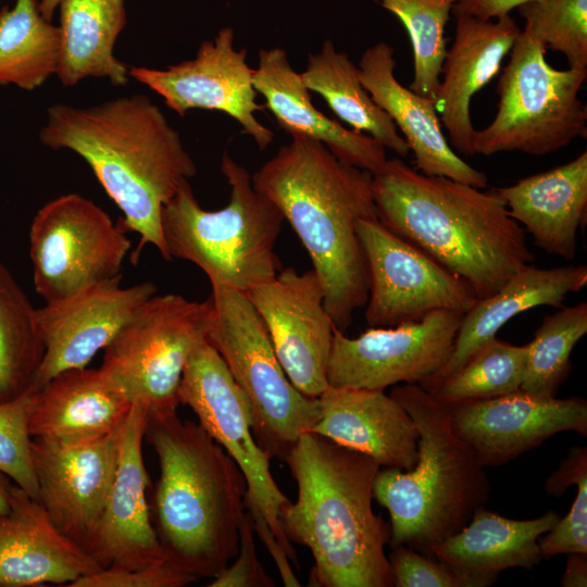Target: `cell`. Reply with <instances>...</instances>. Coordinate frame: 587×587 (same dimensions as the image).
<instances>
[{
    "mask_svg": "<svg viewBox=\"0 0 587 587\" xmlns=\"http://www.w3.org/2000/svg\"><path fill=\"white\" fill-rule=\"evenodd\" d=\"M39 139L87 162L122 211L124 227L139 235L133 263L146 245L171 261L162 209L197 174V167L180 135L149 97L124 96L86 108L55 103L47 109Z\"/></svg>",
    "mask_w": 587,
    "mask_h": 587,
    "instance_id": "6da1fadb",
    "label": "cell"
},
{
    "mask_svg": "<svg viewBox=\"0 0 587 587\" xmlns=\"http://www.w3.org/2000/svg\"><path fill=\"white\" fill-rule=\"evenodd\" d=\"M285 460L298 498L282 507L279 522L288 541L312 552L310 585L394 586L385 553L390 524L372 507L378 462L312 432L298 438Z\"/></svg>",
    "mask_w": 587,
    "mask_h": 587,
    "instance_id": "7a4b0ae2",
    "label": "cell"
},
{
    "mask_svg": "<svg viewBox=\"0 0 587 587\" xmlns=\"http://www.w3.org/2000/svg\"><path fill=\"white\" fill-rule=\"evenodd\" d=\"M378 221L451 273L478 299L533 263L522 226L491 190L425 175L394 158L373 174Z\"/></svg>",
    "mask_w": 587,
    "mask_h": 587,
    "instance_id": "3957f363",
    "label": "cell"
},
{
    "mask_svg": "<svg viewBox=\"0 0 587 587\" xmlns=\"http://www.w3.org/2000/svg\"><path fill=\"white\" fill-rule=\"evenodd\" d=\"M305 248L324 289V304L345 333L369 297L357 223L377 218L373 174L337 159L322 142L291 137L251 176Z\"/></svg>",
    "mask_w": 587,
    "mask_h": 587,
    "instance_id": "277c9868",
    "label": "cell"
},
{
    "mask_svg": "<svg viewBox=\"0 0 587 587\" xmlns=\"http://www.w3.org/2000/svg\"><path fill=\"white\" fill-rule=\"evenodd\" d=\"M145 437L160 466L155 532L166 561L200 577H216L239 550L246 479L229 454L176 410L150 411Z\"/></svg>",
    "mask_w": 587,
    "mask_h": 587,
    "instance_id": "5b68a950",
    "label": "cell"
},
{
    "mask_svg": "<svg viewBox=\"0 0 587 587\" xmlns=\"http://www.w3.org/2000/svg\"><path fill=\"white\" fill-rule=\"evenodd\" d=\"M390 396L417 427V460L409 471L379 469L373 495L389 512L388 545L429 555L485 503L489 482L485 466L453 429L448 404L419 384L395 387Z\"/></svg>",
    "mask_w": 587,
    "mask_h": 587,
    "instance_id": "8992f818",
    "label": "cell"
},
{
    "mask_svg": "<svg viewBox=\"0 0 587 587\" xmlns=\"http://www.w3.org/2000/svg\"><path fill=\"white\" fill-rule=\"evenodd\" d=\"M221 172L230 189L228 203L204 210L186 180L162 209L163 236L170 260L197 265L212 287L247 294L282 270L275 246L285 220L253 187L247 168L227 152L222 155Z\"/></svg>",
    "mask_w": 587,
    "mask_h": 587,
    "instance_id": "52a82bcc",
    "label": "cell"
},
{
    "mask_svg": "<svg viewBox=\"0 0 587 587\" xmlns=\"http://www.w3.org/2000/svg\"><path fill=\"white\" fill-rule=\"evenodd\" d=\"M205 340L217 351L252 411V432L272 457L288 451L320 417L319 399L299 391L282 367L267 329L246 294L212 287Z\"/></svg>",
    "mask_w": 587,
    "mask_h": 587,
    "instance_id": "ba28073f",
    "label": "cell"
},
{
    "mask_svg": "<svg viewBox=\"0 0 587 587\" xmlns=\"http://www.w3.org/2000/svg\"><path fill=\"white\" fill-rule=\"evenodd\" d=\"M546 51L545 45L521 30L498 79L497 114L475 133V154L547 155L586 138L587 108L578 92L587 68H553Z\"/></svg>",
    "mask_w": 587,
    "mask_h": 587,
    "instance_id": "9c48e42d",
    "label": "cell"
},
{
    "mask_svg": "<svg viewBox=\"0 0 587 587\" xmlns=\"http://www.w3.org/2000/svg\"><path fill=\"white\" fill-rule=\"evenodd\" d=\"M179 403L188 405L199 425L229 454L247 484L245 507L254 532L275 563L296 561L285 537L279 511L289 502L274 480L266 453L252 432L250 402L217 351L204 339L191 352L178 387Z\"/></svg>",
    "mask_w": 587,
    "mask_h": 587,
    "instance_id": "30bf717a",
    "label": "cell"
},
{
    "mask_svg": "<svg viewBox=\"0 0 587 587\" xmlns=\"http://www.w3.org/2000/svg\"><path fill=\"white\" fill-rule=\"evenodd\" d=\"M210 302L153 295L103 349L99 367L134 403L176 410L178 387L193 349L205 339Z\"/></svg>",
    "mask_w": 587,
    "mask_h": 587,
    "instance_id": "8fae6325",
    "label": "cell"
},
{
    "mask_svg": "<svg viewBox=\"0 0 587 587\" xmlns=\"http://www.w3.org/2000/svg\"><path fill=\"white\" fill-rule=\"evenodd\" d=\"M92 200L76 192L45 203L29 228L35 291L46 303L121 276L132 242Z\"/></svg>",
    "mask_w": 587,
    "mask_h": 587,
    "instance_id": "7c38bea8",
    "label": "cell"
},
{
    "mask_svg": "<svg viewBox=\"0 0 587 587\" xmlns=\"http://www.w3.org/2000/svg\"><path fill=\"white\" fill-rule=\"evenodd\" d=\"M463 315L436 310L420 321L371 327L355 338L335 327L328 386L380 391L398 383L426 386L450 359Z\"/></svg>",
    "mask_w": 587,
    "mask_h": 587,
    "instance_id": "4fadbf2b",
    "label": "cell"
},
{
    "mask_svg": "<svg viewBox=\"0 0 587 587\" xmlns=\"http://www.w3.org/2000/svg\"><path fill=\"white\" fill-rule=\"evenodd\" d=\"M357 234L369 278L365 320L370 327L420 321L436 310L465 313L477 302L463 279L378 218L359 220Z\"/></svg>",
    "mask_w": 587,
    "mask_h": 587,
    "instance_id": "5bb4252c",
    "label": "cell"
},
{
    "mask_svg": "<svg viewBox=\"0 0 587 587\" xmlns=\"http://www.w3.org/2000/svg\"><path fill=\"white\" fill-rule=\"evenodd\" d=\"M234 42V29L224 27L214 39L199 46L193 59L166 68L129 66L128 74L161 96L180 116L192 109L229 115L263 151L272 143L274 133L255 117L264 105L257 102L254 68L246 61L247 49L236 50Z\"/></svg>",
    "mask_w": 587,
    "mask_h": 587,
    "instance_id": "9a60e30c",
    "label": "cell"
},
{
    "mask_svg": "<svg viewBox=\"0 0 587 587\" xmlns=\"http://www.w3.org/2000/svg\"><path fill=\"white\" fill-rule=\"evenodd\" d=\"M246 296L263 321L291 384L308 397H320L328 387L326 370L335 325L315 271L282 268Z\"/></svg>",
    "mask_w": 587,
    "mask_h": 587,
    "instance_id": "2e32d148",
    "label": "cell"
},
{
    "mask_svg": "<svg viewBox=\"0 0 587 587\" xmlns=\"http://www.w3.org/2000/svg\"><path fill=\"white\" fill-rule=\"evenodd\" d=\"M118 435L120 430L74 444L32 437L38 500L54 526L83 549L100 519L115 475Z\"/></svg>",
    "mask_w": 587,
    "mask_h": 587,
    "instance_id": "e0dca14e",
    "label": "cell"
},
{
    "mask_svg": "<svg viewBox=\"0 0 587 587\" xmlns=\"http://www.w3.org/2000/svg\"><path fill=\"white\" fill-rule=\"evenodd\" d=\"M449 408L453 429L485 467L505 464L558 433L587 435V401L579 397H537L520 389Z\"/></svg>",
    "mask_w": 587,
    "mask_h": 587,
    "instance_id": "ac0fdd59",
    "label": "cell"
},
{
    "mask_svg": "<svg viewBox=\"0 0 587 587\" xmlns=\"http://www.w3.org/2000/svg\"><path fill=\"white\" fill-rule=\"evenodd\" d=\"M148 408L134 403L118 435L115 475L84 550L102 567L133 570L163 560L151 523L142 457Z\"/></svg>",
    "mask_w": 587,
    "mask_h": 587,
    "instance_id": "d6986e66",
    "label": "cell"
},
{
    "mask_svg": "<svg viewBox=\"0 0 587 587\" xmlns=\"http://www.w3.org/2000/svg\"><path fill=\"white\" fill-rule=\"evenodd\" d=\"M122 275L36 309L45 354L34 391L57 374L86 367L150 297L152 282L122 287Z\"/></svg>",
    "mask_w": 587,
    "mask_h": 587,
    "instance_id": "ffe728a7",
    "label": "cell"
},
{
    "mask_svg": "<svg viewBox=\"0 0 587 587\" xmlns=\"http://www.w3.org/2000/svg\"><path fill=\"white\" fill-rule=\"evenodd\" d=\"M396 65L394 48L380 41L365 49L358 67L363 87L413 152L416 170L486 188L487 176L463 161L448 142L434 101L404 87L395 76Z\"/></svg>",
    "mask_w": 587,
    "mask_h": 587,
    "instance_id": "44dd1931",
    "label": "cell"
},
{
    "mask_svg": "<svg viewBox=\"0 0 587 587\" xmlns=\"http://www.w3.org/2000/svg\"><path fill=\"white\" fill-rule=\"evenodd\" d=\"M452 46L446 52L434 104L440 123L448 132L450 146L464 155H475L476 129L470 113L473 96L501 68L521 29L507 14L482 20L458 15Z\"/></svg>",
    "mask_w": 587,
    "mask_h": 587,
    "instance_id": "7402d4cb",
    "label": "cell"
},
{
    "mask_svg": "<svg viewBox=\"0 0 587 587\" xmlns=\"http://www.w3.org/2000/svg\"><path fill=\"white\" fill-rule=\"evenodd\" d=\"M0 514V587L68 586L102 567L51 522L42 504L12 483Z\"/></svg>",
    "mask_w": 587,
    "mask_h": 587,
    "instance_id": "603a6c76",
    "label": "cell"
},
{
    "mask_svg": "<svg viewBox=\"0 0 587 587\" xmlns=\"http://www.w3.org/2000/svg\"><path fill=\"white\" fill-rule=\"evenodd\" d=\"M312 433L372 457L384 467L412 470L419 430L405 409L380 390L328 386Z\"/></svg>",
    "mask_w": 587,
    "mask_h": 587,
    "instance_id": "cb8c5ba5",
    "label": "cell"
},
{
    "mask_svg": "<svg viewBox=\"0 0 587 587\" xmlns=\"http://www.w3.org/2000/svg\"><path fill=\"white\" fill-rule=\"evenodd\" d=\"M253 86L278 126L291 137L322 142L340 161L375 174L387 161L386 148L373 137L344 127L317 110L311 91L296 72L285 49L259 51Z\"/></svg>",
    "mask_w": 587,
    "mask_h": 587,
    "instance_id": "d4e9b609",
    "label": "cell"
},
{
    "mask_svg": "<svg viewBox=\"0 0 587 587\" xmlns=\"http://www.w3.org/2000/svg\"><path fill=\"white\" fill-rule=\"evenodd\" d=\"M132 407L100 369H70L33 391L28 430L65 444L93 440L118 432Z\"/></svg>",
    "mask_w": 587,
    "mask_h": 587,
    "instance_id": "484cf974",
    "label": "cell"
},
{
    "mask_svg": "<svg viewBox=\"0 0 587 587\" xmlns=\"http://www.w3.org/2000/svg\"><path fill=\"white\" fill-rule=\"evenodd\" d=\"M490 190L537 247L566 261L575 259L577 232L587 213L586 150L563 165Z\"/></svg>",
    "mask_w": 587,
    "mask_h": 587,
    "instance_id": "4316f807",
    "label": "cell"
},
{
    "mask_svg": "<svg viewBox=\"0 0 587 587\" xmlns=\"http://www.w3.org/2000/svg\"><path fill=\"white\" fill-rule=\"evenodd\" d=\"M586 285L585 264L552 268L529 264L521 268L494 295L478 299L464 313L450 359L424 388L454 373L515 315L540 305L560 308L567 295Z\"/></svg>",
    "mask_w": 587,
    "mask_h": 587,
    "instance_id": "83f0119b",
    "label": "cell"
},
{
    "mask_svg": "<svg viewBox=\"0 0 587 587\" xmlns=\"http://www.w3.org/2000/svg\"><path fill=\"white\" fill-rule=\"evenodd\" d=\"M553 510L530 520H512L478 507L470 522L430 549L429 555L465 572L499 574L530 570L541 561L539 537L560 520Z\"/></svg>",
    "mask_w": 587,
    "mask_h": 587,
    "instance_id": "f1b7e54d",
    "label": "cell"
},
{
    "mask_svg": "<svg viewBox=\"0 0 587 587\" xmlns=\"http://www.w3.org/2000/svg\"><path fill=\"white\" fill-rule=\"evenodd\" d=\"M61 49L57 76L64 86L87 77L128 84V66L115 58V42L125 27V0H60Z\"/></svg>",
    "mask_w": 587,
    "mask_h": 587,
    "instance_id": "f546056e",
    "label": "cell"
},
{
    "mask_svg": "<svg viewBox=\"0 0 587 587\" xmlns=\"http://www.w3.org/2000/svg\"><path fill=\"white\" fill-rule=\"evenodd\" d=\"M300 76L305 87L319 93L352 129L373 137L402 158L409 154L395 123L363 87L358 65L338 51L330 39L323 42L319 52L308 55Z\"/></svg>",
    "mask_w": 587,
    "mask_h": 587,
    "instance_id": "4dcf8cb0",
    "label": "cell"
},
{
    "mask_svg": "<svg viewBox=\"0 0 587 587\" xmlns=\"http://www.w3.org/2000/svg\"><path fill=\"white\" fill-rule=\"evenodd\" d=\"M61 29L46 20L36 0L0 10V84L34 90L57 74Z\"/></svg>",
    "mask_w": 587,
    "mask_h": 587,
    "instance_id": "1f68e13d",
    "label": "cell"
},
{
    "mask_svg": "<svg viewBox=\"0 0 587 587\" xmlns=\"http://www.w3.org/2000/svg\"><path fill=\"white\" fill-rule=\"evenodd\" d=\"M43 354L36 308L0 261V402L34 391Z\"/></svg>",
    "mask_w": 587,
    "mask_h": 587,
    "instance_id": "d6a6232c",
    "label": "cell"
},
{
    "mask_svg": "<svg viewBox=\"0 0 587 587\" xmlns=\"http://www.w3.org/2000/svg\"><path fill=\"white\" fill-rule=\"evenodd\" d=\"M528 354L529 344L516 346L494 337L427 390L449 405L514 392L524 380Z\"/></svg>",
    "mask_w": 587,
    "mask_h": 587,
    "instance_id": "836d02e7",
    "label": "cell"
},
{
    "mask_svg": "<svg viewBox=\"0 0 587 587\" xmlns=\"http://www.w3.org/2000/svg\"><path fill=\"white\" fill-rule=\"evenodd\" d=\"M587 333V303L563 307L545 316L529 342L526 374L521 390L537 397H555L571 371V353Z\"/></svg>",
    "mask_w": 587,
    "mask_h": 587,
    "instance_id": "e575fe53",
    "label": "cell"
},
{
    "mask_svg": "<svg viewBox=\"0 0 587 587\" xmlns=\"http://www.w3.org/2000/svg\"><path fill=\"white\" fill-rule=\"evenodd\" d=\"M459 0H378L405 27L413 51L414 78L410 89L435 100L446 57L445 28Z\"/></svg>",
    "mask_w": 587,
    "mask_h": 587,
    "instance_id": "d590c367",
    "label": "cell"
},
{
    "mask_svg": "<svg viewBox=\"0 0 587 587\" xmlns=\"http://www.w3.org/2000/svg\"><path fill=\"white\" fill-rule=\"evenodd\" d=\"M517 11L524 29L547 49L564 54L569 67L587 68V0H532Z\"/></svg>",
    "mask_w": 587,
    "mask_h": 587,
    "instance_id": "8d00e7d4",
    "label": "cell"
},
{
    "mask_svg": "<svg viewBox=\"0 0 587 587\" xmlns=\"http://www.w3.org/2000/svg\"><path fill=\"white\" fill-rule=\"evenodd\" d=\"M571 485L577 494L569 513L539 537L542 559L562 553H587V450L575 447L547 479L548 494L560 497Z\"/></svg>",
    "mask_w": 587,
    "mask_h": 587,
    "instance_id": "74e56055",
    "label": "cell"
},
{
    "mask_svg": "<svg viewBox=\"0 0 587 587\" xmlns=\"http://www.w3.org/2000/svg\"><path fill=\"white\" fill-rule=\"evenodd\" d=\"M32 394L29 391L12 401L0 402V472L38 500L28 430Z\"/></svg>",
    "mask_w": 587,
    "mask_h": 587,
    "instance_id": "f35d334b",
    "label": "cell"
},
{
    "mask_svg": "<svg viewBox=\"0 0 587 587\" xmlns=\"http://www.w3.org/2000/svg\"><path fill=\"white\" fill-rule=\"evenodd\" d=\"M388 560L397 587H486L492 585L498 574L473 573L454 569L445 562L424 557L408 547L392 548Z\"/></svg>",
    "mask_w": 587,
    "mask_h": 587,
    "instance_id": "ab89813d",
    "label": "cell"
},
{
    "mask_svg": "<svg viewBox=\"0 0 587 587\" xmlns=\"http://www.w3.org/2000/svg\"><path fill=\"white\" fill-rule=\"evenodd\" d=\"M196 579L163 559L133 570L101 569L78 578L70 587H183Z\"/></svg>",
    "mask_w": 587,
    "mask_h": 587,
    "instance_id": "60d3db41",
    "label": "cell"
},
{
    "mask_svg": "<svg viewBox=\"0 0 587 587\" xmlns=\"http://www.w3.org/2000/svg\"><path fill=\"white\" fill-rule=\"evenodd\" d=\"M253 523L245 513L239 529V550L236 561L222 571L209 587H273L272 577L265 572L255 553Z\"/></svg>",
    "mask_w": 587,
    "mask_h": 587,
    "instance_id": "b9f144b4",
    "label": "cell"
},
{
    "mask_svg": "<svg viewBox=\"0 0 587 587\" xmlns=\"http://www.w3.org/2000/svg\"><path fill=\"white\" fill-rule=\"evenodd\" d=\"M532 0H459L452 8L454 16L471 15L482 20H495Z\"/></svg>",
    "mask_w": 587,
    "mask_h": 587,
    "instance_id": "7bdbcfd3",
    "label": "cell"
},
{
    "mask_svg": "<svg viewBox=\"0 0 587 587\" xmlns=\"http://www.w3.org/2000/svg\"><path fill=\"white\" fill-rule=\"evenodd\" d=\"M561 585L563 587L587 586V553H570Z\"/></svg>",
    "mask_w": 587,
    "mask_h": 587,
    "instance_id": "ee69618b",
    "label": "cell"
},
{
    "mask_svg": "<svg viewBox=\"0 0 587 587\" xmlns=\"http://www.w3.org/2000/svg\"><path fill=\"white\" fill-rule=\"evenodd\" d=\"M12 480L0 472V514H4L10 509L9 496Z\"/></svg>",
    "mask_w": 587,
    "mask_h": 587,
    "instance_id": "f6af8a7d",
    "label": "cell"
},
{
    "mask_svg": "<svg viewBox=\"0 0 587 587\" xmlns=\"http://www.w3.org/2000/svg\"><path fill=\"white\" fill-rule=\"evenodd\" d=\"M59 2L60 0H41L38 3L41 15L46 20L51 21L57 7H59Z\"/></svg>",
    "mask_w": 587,
    "mask_h": 587,
    "instance_id": "bcb514c9",
    "label": "cell"
}]
</instances>
